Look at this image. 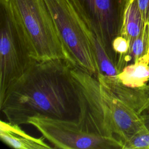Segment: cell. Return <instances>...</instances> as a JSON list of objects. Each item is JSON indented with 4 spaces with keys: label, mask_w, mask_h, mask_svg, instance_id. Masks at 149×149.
<instances>
[{
    "label": "cell",
    "mask_w": 149,
    "mask_h": 149,
    "mask_svg": "<svg viewBox=\"0 0 149 149\" xmlns=\"http://www.w3.org/2000/svg\"><path fill=\"white\" fill-rule=\"evenodd\" d=\"M123 85L141 88L149 81V62L140 59L126 65L116 76Z\"/></svg>",
    "instance_id": "30bf717a"
},
{
    "label": "cell",
    "mask_w": 149,
    "mask_h": 149,
    "mask_svg": "<svg viewBox=\"0 0 149 149\" xmlns=\"http://www.w3.org/2000/svg\"><path fill=\"white\" fill-rule=\"evenodd\" d=\"M0 1L33 59H65L71 62L44 0Z\"/></svg>",
    "instance_id": "3957f363"
},
{
    "label": "cell",
    "mask_w": 149,
    "mask_h": 149,
    "mask_svg": "<svg viewBox=\"0 0 149 149\" xmlns=\"http://www.w3.org/2000/svg\"><path fill=\"white\" fill-rule=\"evenodd\" d=\"M77 12L102 41L108 52L116 58L112 47L120 35L124 10L128 0H70Z\"/></svg>",
    "instance_id": "8992f818"
},
{
    "label": "cell",
    "mask_w": 149,
    "mask_h": 149,
    "mask_svg": "<svg viewBox=\"0 0 149 149\" xmlns=\"http://www.w3.org/2000/svg\"><path fill=\"white\" fill-rule=\"evenodd\" d=\"M73 65L95 77L98 66L89 28L70 0H44Z\"/></svg>",
    "instance_id": "277c9868"
},
{
    "label": "cell",
    "mask_w": 149,
    "mask_h": 149,
    "mask_svg": "<svg viewBox=\"0 0 149 149\" xmlns=\"http://www.w3.org/2000/svg\"><path fill=\"white\" fill-rule=\"evenodd\" d=\"M137 3L146 24L149 21V0H137Z\"/></svg>",
    "instance_id": "7c38bea8"
},
{
    "label": "cell",
    "mask_w": 149,
    "mask_h": 149,
    "mask_svg": "<svg viewBox=\"0 0 149 149\" xmlns=\"http://www.w3.org/2000/svg\"><path fill=\"white\" fill-rule=\"evenodd\" d=\"M72 75L78 98L76 120L86 130L115 137L123 146L145 128L143 116L116 96L97 77L74 66Z\"/></svg>",
    "instance_id": "7a4b0ae2"
},
{
    "label": "cell",
    "mask_w": 149,
    "mask_h": 149,
    "mask_svg": "<svg viewBox=\"0 0 149 149\" xmlns=\"http://www.w3.org/2000/svg\"><path fill=\"white\" fill-rule=\"evenodd\" d=\"M27 123L36 127L55 148L123 149V147L118 139L88 132L76 119L37 116L30 118Z\"/></svg>",
    "instance_id": "5b68a950"
},
{
    "label": "cell",
    "mask_w": 149,
    "mask_h": 149,
    "mask_svg": "<svg viewBox=\"0 0 149 149\" xmlns=\"http://www.w3.org/2000/svg\"><path fill=\"white\" fill-rule=\"evenodd\" d=\"M0 97L36 61L28 51L4 7L1 5Z\"/></svg>",
    "instance_id": "52a82bcc"
},
{
    "label": "cell",
    "mask_w": 149,
    "mask_h": 149,
    "mask_svg": "<svg viewBox=\"0 0 149 149\" xmlns=\"http://www.w3.org/2000/svg\"><path fill=\"white\" fill-rule=\"evenodd\" d=\"M145 26L137 0H128L124 10L119 36L126 38L130 42L141 34Z\"/></svg>",
    "instance_id": "9c48e42d"
},
{
    "label": "cell",
    "mask_w": 149,
    "mask_h": 149,
    "mask_svg": "<svg viewBox=\"0 0 149 149\" xmlns=\"http://www.w3.org/2000/svg\"><path fill=\"white\" fill-rule=\"evenodd\" d=\"M74 66L65 59L34 61L0 97V109L7 120L20 125L37 116L76 120Z\"/></svg>",
    "instance_id": "6da1fadb"
},
{
    "label": "cell",
    "mask_w": 149,
    "mask_h": 149,
    "mask_svg": "<svg viewBox=\"0 0 149 149\" xmlns=\"http://www.w3.org/2000/svg\"><path fill=\"white\" fill-rule=\"evenodd\" d=\"M0 137L9 147L15 149H51L44 137H35L26 133L19 125L0 121Z\"/></svg>",
    "instance_id": "ba28073f"
},
{
    "label": "cell",
    "mask_w": 149,
    "mask_h": 149,
    "mask_svg": "<svg viewBox=\"0 0 149 149\" xmlns=\"http://www.w3.org/2000/svg\"><path fill=\"white\" fill-rule=\"evenodd\" d=\"M148 25H149V21H148Z\"/></svg>",
    "instance_id": "5bb4252c"
},
{
    "label": "cell",
    "mask_w": 149,
    "mask_h": 149,
    "mask_svg": "<svg viewBox=\"0 0 149 149\" xmlns=\"http://www.w3.org/2000/svg\"><path fill=\"white\" fill-rule=\"evenodd\" d=\"M145 122V128L126 141L123 149H149V112L141 114Z\"/></svg>",
    "instance_id": "8fae6325"
},
{
    "label": "cell",
    "mask_w": 149,
    "mask_h": 149,
    "mask_svg": "<svg viewBox=\"0 0 149 149\" xmlns=\"http://www.w3.org/2000/svg\"><path fill=\"white\" fill-rule=\"evenodd\" d=\"M144 95L147 100V106L144 109V111L143 112V113H148L149 112V81L143 87H141Z\"/></svg>",
    "instance_id": "4fadbf2b"
}]
</instances>
